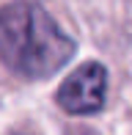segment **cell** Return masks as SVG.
Wrapping results in <instances>:
<instances>
[{
  "mask_svg": "<svg viewBox=\"0 0 132 135\" xmlns=\"http://www.w3.org/2000/svg\"><path fill=\"white\" fill-rule=\"evenodd\" d=\"M74 39L61 30L41 6L8 3L0 8V58L14 75L44 80L74 55Z\"/></svg>",
  "mask_w": 132,
  "mask_h": 135,
  "instance_id": "obj_1",
  "label": "cell"
},
{
  "mask_svg": "<svg viewBox=\"0 0 132 135\" xmlns=\"http://www.w3.org/2000/svg\"><path fill=\"white\" fill-rule=\"evenodd\" d=\"M105 94H107V69L97 61H88L61 83L55 99L72 116H91L105 108Z\"/></svg>",
  "mask_w": 132,
  "mask_h": 135,
  "instance_id": "obj_2",
  "label": "cell"
}]
</instances>
